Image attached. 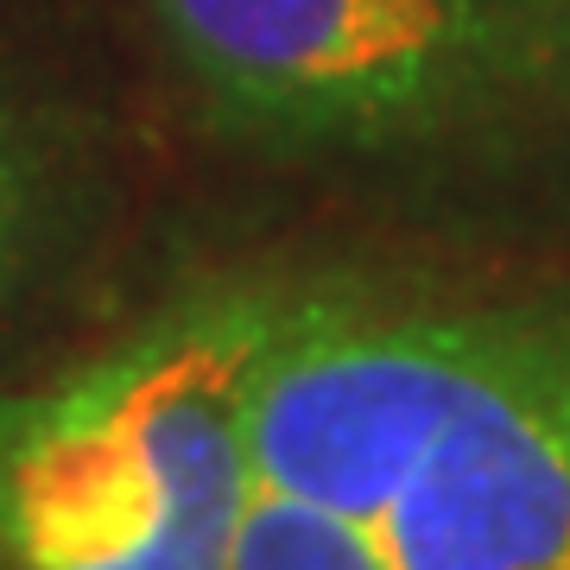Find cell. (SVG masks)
<instances>
[{
    "instance_id": "obj_1",
    "label": "cell",
    "mask_w": 570,
    "mask_h": 570,
    "mask_svg": "<svg viewBox=\"0 0 570 570\" xmlns=\"http://www.w3.org/2000/svg\"><path fill=\"white\" fill-rule=\"evenodd\" d=\"M254 489L387 570H570V273H266Z\"/></svg>"
},
{
    "instance_id": "obj_2",
    "label": "cell",
    "mask_w": 570,
    "mask_h": 570,
    "mask_svg": "<svg viewBox=\"0 0 570 570\" xmlns=\"http://www.w3.org/2000/svg\"><path fill=\"white\" fill-rule=\"evenodd\" d=\"M261 343L266 273H228L0 393V570L235 564Z\"/></svg>"
},
{
    "instance_id": "obj_3",
    "label": "cell",
    "mask_w": 570,
    "mask_h": 570,
    "mask_svg": "<svg viewBox=\"0 0 570 570\" xmlns=\"http://www.w3.org/2000/svg\"><path fill=\"white\" fill-rule=\"evenodd\" d=\"M228 140L324 159L570 121V0H140Z\"/></svg>"
},
{
    "instance_id": "obj_4",
    "label": "cell",
    "mask_w": 570,
    "mask_h": 570,
    "mask_svg": "<svg viewBox=\"0 0 570 570\" xmlns=\"http://www.w3.org/2000/svg\"><path fill=\"white\" fill-rule=\"evenodd\" d=\"M102 223L108 178L89 127L0 70V343L63 305L102 247Z\"/></svg>"
}]
</instances>
